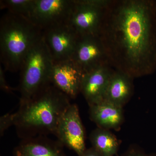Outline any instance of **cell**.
<instances>
[{
  "label": "cell",
  "instance_id": "6da1fadb",
  "mask_svg": "<svg viewBox=\"0 0 156 156\" xmlns=\"http://www.w3.org/2000/svg\"><path fill=\"white\" fill-rule=\"evenodd\" d=\"M113 68L134 79L156 71V1L110 0L98 33Z\"/></svg>",
  "mask_w": 156,
  "mask_h": 156
},
{
  "label": "cell",
  "instance_id": "7a4b0ae2",
  "mask_svg": "<svg viewBox=\"0 0 156 156\" xmlns=\"http://www.w3.org/2000/svg\"><path fill=\"white\" fill-rule=\"evenodd\" d=\"M70 99L50 84L28 100L19 103L13 123L21 139L55 135L59 120L71 104Z\"/></svg>",
  "mask_w": 156,
  "mask_h": 156
},
{
  "label": "cell",
  "instance_id": "3957f363",
  "mask_svg": "<svg viewBox=\"0 0 156 156\" xmlns=\"http://www.w3.org/2000/svg\"><path fill=\"white\" fill-rule=\"evenodd\" d=\"M30 20L9 12L0 21V58L5 71H20L26 56L42 36Z\"/></svg>",
  "mask_w": 156,
  "mask_h": 156
},
{
  "label": "cell",
  "instance_id": "277c9868",
  "mask_svg": "<svg viewBox=\"0 0 156 156\" xmlns=\"http://www.w3.org/2000/svg\"><path fill=\"white\" fill-rule=\"evenodd\" d=\"M53 65V59L42 35L27 53L20 71L19 103L28 100L50 84Z\"/></svg>",
  "mask_w": 156,
  "mask_h": 156
},
{
  "label": "cell",
  "instance_id": "5b68a950",
  "mask_svg": "<svg viewBox=\"0 0 156 156\" xmlns=\"http://www.w3.org/2000/svg\"><path fill=\"white\" fill-rule=\"evenodd\" d=\"M110 0H74L69 21L79 36L98 35Z\"/></svg>",
  "mask_w": 156,
  "mask_h": 156
},
{
  "label": "cell",
  "instance_id": "8992f818",
  "mask_svg": "<svg viewBox=\"0 0 156 156\" xmlns=\"http://www.w3.org/2000/svg\"><path fill=\"white\" fill-rule=\"evenodd\" d=\"M86 133L79 108L71 104L59 120L55 136L63 147L80 155L87 149Z\"/></svg>",
  "mask_w": 156,
  "mask_h": 156
},
{
  "label": "cell",
  "instance_id": "52a82bcc",
  "mask_svg": "<svg viewBox=\"0 0 156 156\" xmlns=\"http://www.w3.org/2000/svg\"><path fill=\"white\" fill-rule=\"evenodd\" d=\"M74 0H35L30 20L42 31L68 23Z\"/></svg>",
  "mask_w": 156,
  "mask_h": 156
},
{
  "label": "cell",
  "instance_id": "ba28073f",
  "mask_svg": "<svg viewBox=\"0 0 156 156\" xmlns=\"http://www.w3.org/2000/svg\"><path fill=\"white\" fill-rule=\"evenodd\" d=\"M42 35L53 62L71 59L79 36L68 23L46 29Z\"/></svg>",
  "mask_w": 156,
  "mask_h": 156
},
{
  "label": "cell",
  "instance_id": "9c48e42d",
  "mask_svg": "<svg viewBox=\"0 0 156 156\" xmlns=\"http://www.w3.org/2000/svg\"><path fill=\"white\" fill-rule=\"evenodd\" d=\"M71 59L85 73L103 66H110L98 35L79 36Z\"/></svg>",
  "mask_w": 156,
  "mask_h": 156
},
{
  "label": "cell",
  "instance_id": "30bf717a",
  "mask_svg": "<svg viewBox=\"0 0 156 156\" xmlns=\"http://www.w3.org/2000/svg\"><path fill=\"white\" fill-rule=\"evenodd\" d=\"M85 74L72 59L53 62L50 84L70 99H75L81 93Z\"/></svg>",
  "mask_w": 156,
  "mask_h": 156
},
{
  "label": "cell",
  "instance_id": "8fae6325",
  "mask_svg": "<svg viewBox=\"0 0 156 156\" xmlns=\"http://www.w3.org/2000/svg\"><path fill=\"white\" fill-rule=\"evenodd\" d=\"M113 70L111 66L105 65L84 74L81 93L89 106L104 100L107 87Z\"/></svg>",
  "mask_w": 156,
  "mask_h": 156
},
{
  "label": "cell",
  "instance_id": "7c38bea8",
  "mask_svg": "<svg viewBox=\"0 0 156 156\" xmlns=\"http://www.w3.org/2000/svg\"><path fill=\"white\" fill-rule=\"evenodd\" d=\"M89 113L97 127L107 130L120 131L125 121L123 108L106 100L89 106Z\"/></svg>",
  "mask_w": 156,
  "mask_h": 156
},
{
  "label": "cell",
  "instance_id": "4fadbf2b",
  "mask_svg": "<svg viewBox=\"0 0 156 156\" xmlns=\"http://www.w3.org/2000/svg\"><path fill=\"white\" fill-rule=\"evenodd\" d=\"M58 140L41 136L22 139L14 148V156H66Z\"/></svg>",
  "mask_w": 156,
  "mask_h": 156
},
{
  "label": "cell",
  "instance_id": "5bb4252c",
  "mask_svg": "<svg viewBox=\"0 0 156 156\" xmlns=\"http://www.w3.org/2000/svg\"><path fill=\"white\" fill-rule=\"evenodd\" d=\"M134 79L114 69L105 95L104 100L123 108L134 92Z\"/></svg>",
  "mask_w": 156,
  "mask_h": 156
},
{
  "label": "cell",
  "instance_id": "9a60e30c",
  "mask_svg": "<svg viewBox=\"0 0 156 156\" xmlns=\"http://www.w3.org/2000/svg\"><path fill=\"white\" fill-rule=\"evenodd\" d=\"M92 147L104 156L118 154L121 140L110 130L97 127L92 130L89 136Z\"/></svg>",
  "mask_w": 156,
  "mask_h": 156
},
{
  "label": "cell",
  "instance_id": "2e32d148",
  "mask_svg": "<svg viewBox=\"0 0 156 156\" xmlns=\"http://www.w3.org/2000/svg\"><path fill=\"white\" fill-rule=\"evenodd\" d=\"M35 0H4L1 1V9L24 17L30 20L34 7Z\"/></svg>",
  "mask_w": 156,
  "mask_h": 156
},
{
  "label": "cell",
  "instance_id": "e0dca14e",
  "mask_svg": "<svg viewBox=\"0 0 156 156\" xmlns=\"http://www.w3.org/2000/svg\"><path fill=\"white\" fill-rule=\"evenodd\" d=\"M120 156H156V152H146L137 144H132Z\"/></svg>",
  "mask_w": 156,
  "mask_h": 156
},
{
  "label": "cell",
  "instance_id": "ac0fdd59",
  "mask_svg": "<svg viewBox=\"0 0 156 156\" xmlns=\"http://www.w3.org/2000/svg\"><path fill=\"white\" fill-rule=\"evenodd\" d=\"M14 126L13 114L7 113L3 115L0 118V134L2 136L5 131L11 127Z\"/></svg>",
  "mask_w": 156,
  "mask_h": 156
},
{
  "label": "cell",
  "instance_id": "d6986e66",
  "mask_svg": "<svg viewBox=\"0 0 156 156\" xmlns=\"http://www.w3.org/2000/svg\"><path fill=\"white\" fill-rule=\"evenodd\" d=\"M4 71H5V70L3 69L1 65V66H0V87H1V89L3 91H5V92L12 93L14 89L13 88H11L7 83Z\"/></svg>",
  "mask_w": 156,
  "mask_h": 156
},
{
  "label": "cell",
  "instance_id": "ffe728a7",
  "mask_svg": "<svg viewBox=\"0 0 156 156\" xmlns=\"http://www.w3.org/2000/svg\"><path fill=\"white\" fill-rule=\"evenodd\" d=\"M78 156H104L98 151L94 148L91 147L87 148L83 153Z\"/></svg>",
  "mask_w": 156,
  "mask_h": 156
}]
</instances>
